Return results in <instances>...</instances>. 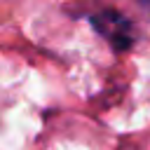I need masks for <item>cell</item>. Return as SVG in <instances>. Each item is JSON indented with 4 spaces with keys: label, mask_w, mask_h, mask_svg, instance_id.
Listing matches in <instances>:
<instances>
[{
    "label": "cell",
    "mask_w": 150,
    "mask_h": 150,
    "mask_svg": "<svg viewBox=\"0 0 150 150\" xmlns=\"http://www.w3.org/2000/svg\"><path fill=\"white\" fill-rule=\"evenodd\" d=\"M91 26L98 30V35H103L115 49H129L134 45V26L129 23L127 16H122L115 9H103L89 16Z\"/></svg>",
    "instance_id": "cell-1"
},
{
    "label": "cell",
    "mask_w": 150,
    "mask_h": 150,
    "mask_svg": "<svg viewBox=\"0 0 150 150\" xmlns=\"http://www.w3.org/2000/svg\"><path fill=\"white\" fill-rule=\"evenodd\" d=\"M143 5H145V7H148V9H150V0H143Z\"/></svg>",
    "instance_id": "cell-2"
}]
</instances>
